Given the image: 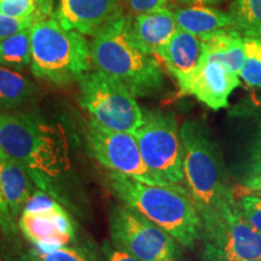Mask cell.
I'll return each instance as SVG.
<instances>
[{
  "label": "cell",
  "instance_id": "52a82bcc",
  "mask_svg": "<svg viewBox=\"0 0 261 261\" xmlns=\"http://www.w3.org/2000/svg\"><path fill=\"white\" fill-rule=\"evenodd\" d=\"M110 242L139 261H182V247L161 227L126 204L109 214Z\"/></svg>",
  "mask_w": 261,
  "mask_h": 261
},
{
  "label": "cell",
  "instance_id": "83f0119b",
  "mask_svg": "<svg viewBox=\"0 0 261 261\" xmlns=\"http://www.w3.org/2000/svg\"><path fill=\"white\" fill-rule=\"evenodd\" d=\"M168 0H126L129 15L145 14L155 10L167 8Z\"/></svg>",
  "mask_w": 261,
  "mask_h": 261
},
{
  "label": "cell",
  "instance_id": "d6a6232c",
  "mask_svg": "<svg viewBox=\"0 0 261 261\" xmlns=\"http://www.w3.org/2000/svg\"><path fill=\"white\" fill-rule=\"evenodd\" d=\"M248 261H261V257L260 259H253V260H248Z\"/></svg>",
  "mask_w": 261,
  "mask_h": 261
},
{
  "label": "cell",
  "instance_id": "ffe728a7",
  "mask_svg": "<svg viewBox=\"0 0 261 261\" xmlns=\"http://www.w3.org/2000/svg\"><path fill=\"white\" fill-rule=\"evenodd\" d=\"M10 261H99L93 244H69L51 250L29 248L11 254Z\"/></svg>",
  "mask_w": 261,
  "mask_h": 261
},
{
  "label": "cell",
  "instance_id": "9a60e30c",
  "mask_svg": "<svg viewBox=\"0 0 261 261\" xmlns=\"http://www.w3.org/2000/svg\"><path fill=\"white\" fill-rule=\"evenodd\" d=\"M126 31L137 48L150 56H158L162 46L178 31L174 14L162 8L145 14L126 16Z\"/></svg>",
  "mask_w": 261,
  "mask_h": 261
},
{
  "label": "cell",
  "instance_id": "2e32d148",
  "mask_svg": "<svg viewBox=\"0 0 261 261\" xmlns=\"http://www.w3.org/2000/svg\"><path fill=\"white\" fill-rule=\"evenodd\" d=\"M0 189L15 220L18 219L25 202L37 189L31 175L17 161L0 148Z\"/></svg>",
  "mask_w": 261,
  "mask_h": 261
},
{
  "label": "cell",
  "instance_id": "6da1fadb",
  "mask_svg": "<svg viewBox=\"0 0 261 261\" xmlns=\"http://www.w3.org/2000/svg\"><path fill=\"white\" fill-rule=\"evenodd\" d=\"M179 133L184 187L200 214L203 232L241 217L223 155L208 126L201 120H187Z\"/></svg>",
  "mask_w": 261,
  "mask_h": 261
},
{
  "label": "cell",
  "instance_id": "30bf717a",
  "mask_svg": "<svg viewBox=\"0 0 261 261\" xmlns=\"http://www.w3.org/2000/svg\"><path fill=\"white\" fill-rule=\"evenodd\" d=\"M18 228L32 247L40 250L74 244L76 227L67 210L48 192L35 189L18 217Z\"/></svg>",
  "mask_w": 261,
  "mask_h": 261
},
{
  "label": "cell",
  "instance_id": "277c9868",
  "mask_svg": "<svg viewBox=\"0 0 261 261\" xmlns=\"http://www.w3.org/2000/svg\"><path fill=\"white\" fill-rule=\"evenodd\" d=\"M90 47L93 67L120 81L136 98L156 96L165 90L161 64L155 56L132 44L127 35L125 14L92 37Z\"/></svg>",
  "mask_w": 261,
  "mask_h": 261
},
{
  "label": "cell",
  "instance_id": "7a4b0ae2",
  "mask_svg": "<svg viewBox=\"0 0 261 261\" xmlns=\"http://www.w3.org/2000/svg\"><path fill=\"white\" fill-rule=\"evenodd\" d=\"M0 148L23 167L38 189L57 197L54 185L69 171V143L61 126L35 113L0 112Z\"/></svg>",
  "mask_w": 261,
  "mask_h": 261
},
{
  "label": "cell",
  "instance_id": "1f68e13d",
  "mask_svg": "<svg viewBox=\"0 0 261 261\" xmlns=\"http://www.w3.org/2000/svg\"><path fill=\"white\" fill-rule=\"evenodd\" d=\"M45 2H46L48 5H51V6H52V0H45Z\"/></svg>",
  "mask_w": 261,
  "mask_h": 261
},
{
  "label": "cell",
  "instance_id": "8992f818",
  "mask_svg": "<svg viewBox=\"0 0 261 261\" xmlns=\"http://www.w3.org/2000/svg\"><path fill=\"white\" fill-rule=\"evenodd\" d=\"M77 84L80 106L98 125L130 135L142 126V108L120 81L96 69L85 73Z\"/></svg>",
  "mask_w": 261,
  "mask_h": 261
},
{
  "label": "cell",
  "instance_id": "5b68a950",
  "mask_svg": "<svg viewBox=\"0 0 261 261\" xmlns=\"http://www.w3.org/2000/svg\"><path fill=\"white\" fill-rule=\"evenodd\" d=\"M31 70L37 77L64 86L92 69L90 42L79 32L65 29L52 18L31 27Z\"/></svg>",
  "mask_w": 261,
  "mask_h": 261
},
{
  "label": "cell",
  "instance_id": "cb8c5ba5",
  "mask_svg": "<svg viewBox=\"0 0 261 261\" xmlns=\"http://www.w3.org/2000/svg\"><path fill=\"white\" fill-rule=\"evenodd\" d=\"M261 177V117L253 136V140L248 148L247 155L242 163V172L240 175L241 185L246 181Z\"/></svg>",
  "mask_w": 261,
  "mask_h": 261
},
{
  "label": "cell",
  "instance_id": "d4e9b609",
  "mask_svg": "<svg viewBox=\"0 0 261 261\" xmlns=\"http://www.w3.org/2000/svg\"><path fill=\"white\" fill-rule=\"evenodd\" d=\"M241 218L250 227L261 232V197L246 194L237 202Z\"/></svg>",
  "mask_w": 261,
  "mask_h": 261
},
{
  "label": "cell",
  "instance_id": "8fae6325",
  "mask_svg": "<svg viewBox=\"0 0 261 261\" xmlns=\"http://www.w3.org/2000/svg\"><path fill=\"white\" fill-rule=\"evenodd\" d=\"M201 261H248L261 257V232L241 217L202 233Z\"/></svg>",
  "mask_w": 261,
  "mask_h": 261
},
{
  "label": "cell",
  "instance_id": "3957f363",
  "mask_svg": "<svg viewBox=\"0 0 261 261\" xmlns=\"http://www.w3.org/2000/svg\"><path fill=\"white\" fill-rule=\"evenodd\" d=\"M107 184L123 204L161 227L182 248L192 249L201 241V217L185 187L149 185L114 172L108 173Z\"/></svg>",
  "mask_w": 261,
  "mask_h": 261
},
{
  "label": "cell",
  "instance_id": "603a6c76",
  "mask_svg": "<svg viewBox=\"0 0 261 261\" xmlns=\"http://www.w3.org/2000/svg\"><path fill=\"white\" fill-rule=\"evenodd\" d=\"M244 62L240 76L249 87L261 89V37H243Z\"/></svg>",
  "mask_w": 261,
  "mask_h": 261
},
{
  "label": "cell",
  "instance_id": "f1b7e54d",
  "mask_svg": "<svg viewBox=\"0 0 261 261\" xmlns=\"http://www.w3.org/2000/svg\"><path fill=\"white\" fill-rule=\"evenodd\" d=\"M103 261H139L125 250L119 249L110 241H106L102 246Z\"/></svg>",
  "mask_w": 261,
  "mask_h": 261
},
{
  "label": "cell",
  "instance_id": "5bb4252c",
  "mask_svg": "<svg viewBox=\"0 0 261 261\" xmlns=\"http://www.w3.org/2000/svg\"><path fill=\"white\" fill-rule=\"evenodd\" d=\"M158 57L177 81L180 96H185L189 84L204 57L203 41L201 37L178 29L161 47Z\"/></svg>",
  "mask_w": 261,
  "mask_h": 261
},
{
  "label": "cell",
  "instance_id": "7402d4cb",
  "mask_svg": "<svg viewBox=\"0 0 261 261\" xmlns=\"http://www.w3.org/2000/svg\"><path fill=\"white\" fill-rule=\"evenodd\" d=\"M228 14L243 37H261V0H234Z\"/></svg>",
  "mask_w": 261,
  "mask_h": 261
},
{
  "label": "cell",
  "instance_id": "4316f807",
  "mask_svg": "<svg viewBox=\"0 0 261 261\" xmlns=\"http://www.w3.org/2000/svg\"><path fill=\"white\" fill-rule=\"evenodd\" d=\"M0 228L6 236H16L17 234V225L12 217L11 212L6 202L2 189H0Z\"/></svg>",
  "mask_w": 261,
  "mask_h": 261
},
{
  "label": "cell",
  "instance_id": "ac0fdd59",
  "mask_svg": "<svg viewBox=\"0 0 261 261\" xmlns=\"http://www.w3.org/2000/svg\"><path fill=\"white\" fill-rule=\"evenodd\" d=\"M204 54L221 62L230 70L240 75L244 62L243 35L232 28L221 29L201 37Z\"/></svg>",
  "mask_w": 261,
  "mask_h": 261
},
{
  "label": "cell",
  "instance_id": "e0dca14e",
  "mask_svg": "<svg viewBox=\"0 0 261 261\" xmlns=\"http://www.w3.org/2000/svg\"><path fill=\"white\" fill-rule=\"evenodd\" d=\"M173 14L178 29L197 37H203L221 29H233V21L230 14L208 8L203 4H192L189 8L175 9Z\"/></svg>",
  "mask_w": 261,
  "mask_h": 261
},
{
  "label": "cell",
  "instance_id": "f546056e",
  "mask_svg": "<svg viewBox=\"0 0 261 261\" xmlns=\"http://www.w3.org/2000/svg\"><path fill=\"white\" fill-rule=\"evenodd\" d=\"M242 185L243 187L241 188H243L244 190L247 191V194L261 196V177H257L249 181H246Z\"/></svg>",
  "mask_w": 261,
  "mask_h": 261
},
{
  "label": "cell",
  "instance_id": "d6986e66",
  "mask_svg": "<svg viewBox=\"0 0 261 261\" xmlns=\"http://www.w3.org/2000/svg\"><path fill=\"white\" fill-rule=\"evenodd\" d=\"M35 86L17 70L0 65V112L16 110L27 104Z\"/></svg>",
  "mask_w": 261,
  "mask_h": 261
},
{
  "label": "cell",
  "instance_id": "4fadbf2b",
  "mask_svg": "<svg viewBox=\"0 0 261 261\" xmlns=\"http://www.w3.org/2000/svg\"><path fill=\"white\" fill-rule=\"evenodd\" d=\"M240 75L230 70L221 62L204 54L200 67L189 84L187 93L213 110L228 107V97L241 85Z\"/></svg>",
  "mask_w": 261,
  "mask_h": 261
},
{
  "label": "cell",
  "instance_id": "484cf974",
  "mask_svg": "<svg viewBox=\"0 0 261 261\" xmlns=\"http://www.w3.org/2000/svg\"><path fill=\"white\" fill-rule=\"evenodd\" d=\"M38 17H12L0 12V41L9 38L10 35L15 34L24 28L32 27L35 22L39 21Z\"/></svg>",
  "mask_w": 261,
  "mask_h": 261
},
{
  "label": "cell",
  "instance_id": "836d02e7",
  "mask_svg": "<svg viewBox=\"0 0 261 261\" xmlns=\"http://www.w3.org/2000/svg\"><path fill=\"white\" fill-rule=\"evenodd\" d=\"M0 261H4V260H3V257H2V255H0Z\"/></svg>",
  "mask_w": 261,
  "mask_h": 261
},
{
  "label": "cell",
  "instance_id": "44dd1931",
  "mask_svg": "<svg viewBox=\"0 0 261 261\" xmlns=\"http://www.w3.org/2000/svg\"><path fill=\"white\" fill-rule=\"evenodd\" d=\"M31 27L24 28L0 41V65L14 70L31 65Z\"/></svg>",
  "mask_w": 261,
  "mask_h": 261
},
{
  "label": "cell",
  "instance_id": "9c48e42d",
  "mask_svg": "<svg viewBox=\"0 0 261 261\" xmlns=\"http://www.w3.org/2000/svg\"><path fill=\"white\" fill-rule=\"evenodd\" d=\"M85 140L90 155L110 172L149 185H177L158 177L146 167L136 137L130 133L106 128L90 119L85 128Z\"/></svg>",
  "mask_w": 261,
  "mask_h": 261
},
{
  "label": "cell",
  "instance_id": "ba28073f",
  "mask_svg": "<svg viewBox=\"0 0 261 261\" xmlns=\"http://www.w3.org/2000/svg\"><path fill=\"white\" fill-rule=\"evenodd\" d=\"M144 120L135 133L140 155L150 171L171 184L184 187L182 150L173 113L143 110Z\"/></svg>",
  "mask_w": 261,
  "mask_h": 261
},
{
  "label": "cell",
  "instance_id": "7c38bea8",
  "mask_svg": "<svg viewBox=\"0 0 261 261\" xmlns=\"http://www.w3.org/2000/svg\"><path fill=\"white\" fill-rule=\"evenodd\" d=\"M122 14L120 0H60L52 17L65 29L94 37Z\"/></svg>",
  "mask_w": 261,
  "mask_h": 261
},
{
  "label": "cell",
  "instance_id": "4dcf8cb0",
  "mask_svg": "<svg viewBox=\"0 0 261 261\" xmlns=\"http://www.w3.org/2000/svg\"><path fill=\"white\" fill-rule=\"evenodd\" d=\"M181 4H214V3H219L221 0H177Z\"/></svg>",
  "mask_w": 261,
  "mask_h": 261
}]
</instances>
